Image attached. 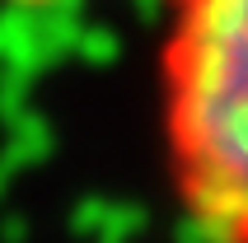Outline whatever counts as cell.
<instances>
[{"mask_svg": "<svg viewBox=\"0 0 248 243\" xmlns=\"http://www.w3.org/2000/svg\"><path fill=\"white\" fill-rule=\"evenodd\" d=\"M159 108L187 215L216 243H248V0H169Z\"/></svg>", "mask_w": 248, "mask_h": 243, "instance_id": "1", "label": "cell"}, {"mask_svg": "<svg viewBox=\"0 0 248 243\" xmlns=\"http://www.w3.org/2000/svg\"><path fill=\"white\" fill-rule=\"evenodd\" d=\"M0 5H33V10H42V5H61V0H0Z\"/></svg>", "mask_w": 248, "mask_h": 243, "instance_id": "2", "label": "cell"}]
</instances>
